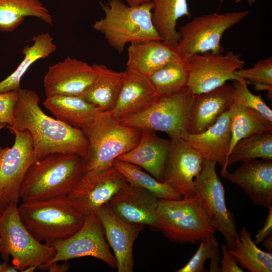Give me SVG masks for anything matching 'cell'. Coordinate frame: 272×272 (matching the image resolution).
Returning a JSON list of instances; mask_svg holds the SVG:
<instances>
[{
    "instance_id": "obj_1",
    "label": "cell",
    "mask_w": 272,
    "mask_h": 272,
    "mask_svg": "<svg viewBox=\"0 0 272 272\" xmlns=\"http://www.w3.org/2000/svg\"><path fill=\"white\" fill-rule=\"evenodd\" d=\"M18 93L14 122L10 127L30 132L37 160L53 153L85 156L88 143L82 129L45 114L39 106L40 97L35 91L20 88Z\"/></svg>"
},
{
    "instance_id": "obj_2",
    "label": "cell",
    "mask_w": 272,
    "mask_h": 272,
    "mask_svg": "<svg viewBox=\"0 0 272 272\" xmlns=\"http://www.w3.org/2000/svg\"><path fill=\"white\" fill-rule=\"evenodd\" d=\"M84 172L82 158L75 154L53 153L29 167L19 192L22 202L67 196Z\"/></svg>"
},
{
    "instance_id": "obj_3",
    "label": "cell",
    "mask_w": 272,
    "mask_h": 272,
    "mask_svg": "<svg viewBox=\"0 0 272 272\" xmlns=\"http://www.w3.org/2000/svg\"><path fill=\"white\" fill-rule=\"evenodd\" d=\"M22 222L38 241L48 246L65 240L78 231L84 216L67 196L22 202L18 206Z\"/></svg>"
},
{
    "instance_id": "obj_4",
    "label": "cell",
    "mask_w": 272,
    "mask_h": 272,
    "mask_svg": "<svg viewBox=\"0 0 272 272\" xmlns=\"http://www.w3.org/2000/svg\"><path fill=\"white\" fill-rule=\"evenodd\" d=\"M101 5L105 16L96 21L93 28L118 53H122L128 43L162 40L152 22V2L131 6L122 0H108Z\"/></svg>"
},
{
    "instance_id": "obj_5",
    "label": "cell",
    "mask_w": 272,
    "mask_h": 272,
    "mask_svg": "<svg viewBox=\"0 0 272 272\" xmlns=\"http://www.w3.org/2000/svg\"><path fill=\"white\" fill-rule=\"evenodd\" d=\"M82 130L88 143L82 158L84 171L112 166L118 157L137 145L141 133L114 119L110 111H99Z\"/></svg>"
},
{
    "instance_id": "obj_6",
    "label": "cell",
    "mask_w": 272,
    "mask_h": 272,
    "mask_svg": "<svg viewBox=\"0 0 272 272\" xmlns=\"http://www.w3.org/2000/svg\"><path fill=\"white\" fill-rule=\"evenodd\" d=\"M157 212L159 230L172 242L199 243L216 231L196 195L179 200L159 199Z\"/></svg>"
},
{
    "instance_id": "obj_7",
    "label": "cell",
    "mask_w": 272,
    "mask_h": 272,
    "mask_svg": "<svg viewBox=\"0 0 272 272\" xmlns=\"http://www.w3.org/2000/svg\"><path fill=\"white\" fill-rule=\"evenodd\" d=\"M194 94L186 87L173 94L159 96L147 108L120 119L126 126L166 133L170 139L185 138Z\"/></svg>"
},
{
    "instance_id": "obj_8",
    "label": "cell",
    "mask_w": 272,
    "mask_h": 272,
    "mask_svg": "<svg viewBox=\"0 0 272 272\" xmlns=\"http://www.w3.org/2000/svg\"><path fill=\"white\" fill-rule=\"evenodd\" d=\"M0 255L4 261L12 264L19 271L29 266L38 267L50 261L56 250L37 240L21 221L17 203H11L0 214Z\"/></svg>"
},
{
    "instance_id": "obj_9",
    "label": "cell",
    "mask_w": 272,
    "mask_h": 272,
    "mask_svg": "<svg viewBox=\"0 0 272 272\" xmlns=\"http://www.w3.org/2000/svg\"><path fill=\"white\" fill-rule=\"evenodd\" d=\"M249 15L248 10L219 13L213 12L195 17L180 27V40L175 47L184 58L206 52L222 54L221 41L224 33Z\"/></svg>"
},
{
    "instance_id": "obj_10",
    "label": "cell",
    "mask_w": 272,
    "mask_h": 272,
    "mask_svg": "<svg viewBox=\"0 0 272 272\" xmlns=\"http://www.w3.org/2000/svg\"><path fill=\"white\" fill-rule=\"evenodd\" d=\"M215 162L203 159L202 169L194 180L199 198L216 231L224 237L228 249L235 248L239 237L233 214L227 208L223 185L216 171Z\"/></svg>"
},
{
    "instance_id": "obj_11",
    "label": "cell",
    "mask_w": 272,
    "mask_h": 272,
    "mask_svg": "<svg viewBox=\"0 0 272 272\" xmlns=\"http://www.w3.org/2000/svg\"><path fill=\"white\" fill-rule=\"evenodd\" d=\"M52 246L56 254L45 264L91 256L104 262L112 269L117 268L116 259L110 250L103 226L96 213L85 215L83 224L78 231Z\"/></svg>"
},
{
    "instance_id": "obj_12",
    "label": "cell",
    "mask_w": 272,
    "mask_h": 272,
    "mask_svg": "<svg viewBox=\"0 0 272 272\" xmlns=\"http://www.w3.org/2000/svg\"><path fill=\"white\" fill-rule=\"evenodd\" d=\"M7 127L15 135V141L11 147H0V192L8 204H17L25 173L37 159L30 132Z\"/></svg>"
},
{
    "instance_id": "obj_13",
    "label": "cell",
    "mask_w": 272,
    "mask_h": 272,
    "mask_svg": "<svg viewBox=\"0 0 272 272\" xmlns=\"http://www.w3.org/2000/svg\"><path fill=\"white\" fill-rule=\"evenodd\" d=\"M127 181L114 166L84 171L78 183L67 196L84 216L109 202Z\"/></svg>"
},
{
    "instance_id": "obj_14",
    "label": "cell",
    "mask_w": 272,
    "mask_h": 272,
    "mask_svg": "<svg viewBox=\"0 0 272 272\" xmlns=\"http://www.w3.org/2000/svg\"><path fill=\"white\" fill-rule=\"evenodd\" d=\"M240 53L228 51L226 54L211 52L196 54L188 59L190 74L187 87L194 94L209 92L240 78L236 71L243 68Z\"/></svg>"
},
{
    "instance_id": "obj_15",
    "label": "cell",
    "mask_w": 272,
    "mask_h": 272,
    "mask_svg": "<svg viewBox=\"0 0 272 272\" xmlns=\"http://www.w3.org/2000/svg\"><path fill=\"white\" fill-rule=\"evenodd\" d=\"M171 140L162 182L183 197L195 195L194 180L202 169L203 158L185 138Z\"/></svg>"
},
{
    "instance_id": "obj_16",
    "label": "cell",
    "mask_w": 272,
    "mask_h": 272,
    "mask_svg": "<svg viewBox=\"0 0 272 272\" xmlns=\"http://www.w3.org/2000/svg\"><path fill=\"white\" fill-rule=\"evenodd\" d=\"M103 226L105 238L112 248L118 272H132L134 265L133 247L145 226L127 222L112 211L109 203L96 211Z\"/></svg>"
},
{
    "instance_id": "obj_17",
    "label": "cell",
    "mask_w": 272,
    "mask_h": 272,
    "mask_svg": "<svg viewBox=\"0 0 272 272\" xmlns=\"http://www.w3.org/2000/svg\"><path fill=\"white\" fill-rule=\"evenodd\" d=\"M95 77L92 65L67 57L48 68L43 81L46 96L82 97Z\"/></svg>"
},
{
    "instance_id": "obj_18",
    "label": "cell",
    "mask_w": 272,
    "mask_h": 272,
    "mask_svg": "<svg viewBox=\"0 0 272 272\" xmlns=\"http://www.w3.org/2000/svg\"><path fill=\"white\" fill-rule=\"evenodd\" d=\"M221 175L241 187L255 205L272 207V160L245 161L234 172L227 169Z\"/></svg>"
},
{
    "instance_id": "obj_19",
    "label": "cell",
    "mask_w": 272,
    "mask_h": 272,
    "mask_svg": "<svg viewBox=\"0 0 272 272\" xmlns=\"http://www.w3.org/2000/svg\"><path fill=\"white\" fill-rule=\"evenodd\" d=\"M158 200L148 191L127 183L109 203L113 213L122 220L159 230Z\"/></svg>"
},
{
    "instance_id": "obj_20",
    "label": "cell",
    "mask_w": 272,
    "mask_h": 272,
    "mask_svg": "<svg viewBox=\"0 0 272 272\" xmlns=\"http://www.w3.org/2000/svg\"><path fill=\"white\" fill-rule=\"evenodd\" d=\"M233 85L225 84L209 92L194 94L188 124L189 134L203 132L228 111L234 101Z\"/></svg>"
},
{
    "instance_id": "obj_21",
    "label": "cell",
    "mask_w": 272,
    "mask_h": 272,
    "mask_svg": "<svg viewBox=\"0 0 272 272\" xmlns=\"http://www.w3.org/2000/svg\"><path fill=\"white\" fill-rule=\"evenodd\" d=\"M124 72L117 100L110 111L117 120L147 108L159 96L148 77L128 69Z\"/></svg>"
},
{
    "instance_id": "obj_22",
    "label": "cell",
    "mask_w": 272,
    "mask_h": 272,
    "mask_svg": "<svg viewBox=\"0 0 272 272\" xmlns=\"http://www.w3.org/2000/svg\"><path fill=\"white\" fill-rule=\"evenodd\" d=\"M171 145L170 139L162 138L154 131L141 130L137 145L115 160L135 165L162 182L164 164Z\"/></svg>"
},
{
    "instance_id": "obj_23",
    "label": "cell",
    "mask_w": 272,
    "mask_h": 272,
    "mask_svg": "<svg viewBox=\"0 0 272 272\" xmlns=\"http://www.w3.org/2000/svg\"><path fill=\"white\" fill-rule=\"evenodd\" d=\"M203 132L189 134L184 138L201 155L203 159L218 163L221 171L227 169L231 143V130L228 112Z\"/></svg>"
},
{
    "instance_id": "obj_24",
    "label": "cell",
    "mask_w": 272,
    "mask_h": 272,
    "mask_svg": "<svg viewBox=\"0 0 272 272\" xmlns=\"http://www.w3.org/2000/svg\"><path fill=\"white\" fill-rule=\"evenodd\" d=\"M179 56L175 47L163 40L132 43L128 48L126 69L149 77Z\"/></svg>"
},
{
    "instance_id": "obj_25",
    "label": "cell",
    "mask_w": 272,
    "mask_h": 272,
    "mask_svg": "<svg viewBox=\"0 0 272 272\" xmlns=\"http://www.w3.org/2000/svg\"><path fill=\"white\" fill-rule=\"evenodd\" d=\"M92 66L95 78L81 97L100 111H110L117 100L124 72H116L103 64Z\"/></svg>"
},
{
    "instance_id": "obj_26",
    "label": "cell",
    "mask_w": 272,
    "mask_h": 272,
    "mask_svg": "<svg viewBox=\"0 0 272 272\" xmlns=\"http://www.w3.org/2000/svg\"><path fill=\"white\" fill-rule=\"evenodd\" d=\"M43 104L56 119L81 129L85 127L101 111L79 96L55 95L46 97Z\"/></svg>"
},
{
    "instance_id": "obj_27",
    "label": "cell",
    "mask_w": 272,
    "mask_h": 272,
    "mask_svg": "<svg viewBox=\"0 0 272 272\" xmlns=\"http://www.w3.org/2000/svg\"><path fill=\"white\" fill-rule=\"evenodd\" d=\"M222 3L224 0H218ZM152 19L162 40L176 47L180 36L176 29L178 20L191 17L187 0H152Z\"/></svg>"
},
{
    "instance_id": "obj_28",
    "label": "cell",
    "mask_w": 272,
    "mask_h": 272,
    "mask_svg": "<svg viewBox=\"0 0 272 272\" xmlns=\"http://www.w3.org/2000/svg\"><path fill=\"white\" fill-rule=\"evenodd\" d=\"M228 112L232 134L230 153L236 143L245 137L257 133H272V122L246 106L236 93L234 101Z\"/></svg>"
},
{
    "instance_id": "obj_29",
    "label": "cell",
    "mask_w": 272,
    "mask_h": 272,
    "mask_svg": "<svg viewBox=\"0 0 272 272\" xmlns=\"http://www.w3.org/2000/svg\"><path fill=\"white\" fill-rule=\"evenodd\" d=\"M32 45H27L22 50L24 58L16 69L0 81V93L17 91L20 88L21 80L28 69L36 61L48 57L57 48L53 38L48 33L38 34L32 38Z\"/></svg>"
},
{
    "instance_id": "obj_30",
    "label": "cell",
    "mask_w": 272,
    "mask_h": 272,
    "mask_svg": "<svg viewBox=\"0 0 272 272\" xmlns=\"http://www.w3.org/2000/svg\"><path fill=\"white\" fill-rule=\"evenodd\" d=\"M28 16L52 23V16L41 0H0V31H13Z\"/></svg>"
},
{
    "instance_id": "obj_31",
    "label": "cell",
    "mask_w": 272,
    "mask_h": 272,
    "mask_svg": "<svg viewBox=\"0 0 272 272\" xmlns=\"http://www.w3.org/2000/svg\"><path fill=\"white\" fill-rule=\"evenodd\" d=\"M235 248L228 249L237 263L250 272H271L272 253L260 249L251 238V234L243 226Z\"/></svg>"
},
{
    "instance_id": "obj_32",
    "label": "cell",
    "mask_w": 272,
    "mask_h": 272,
    "mask_svg": "<svg viewBox=\"0 0 272 272\" xmlns=\"http://www.w3.org/2000/svg\"><path fill=\"white\" fill-rule=\"evenodd\" d=\"M189 74L188 59L179 56L148 78L161 96L176 93L187 87Z\"/></svg>"
},
{
    "instance_id": "obj_33",
    "label": "cell",
    "mask_w": 272,
    "mask_h": 272,
    "mask_svg": "<svg viewBox=\"0 0 272 272\" xmlns=\"http://www.w3.org/2000/svg\"><path fill=\"white\" fill-rule=\"evenodd\" d=\"M112 166L123 175L129 184L148 191L159 199L179 200L183 197L169 186L157 180L135 165L115 160Z\"/></svg>"
},
{
    "instance_id": "obj_34",
    "label": "cell",
    "mask_w": 272,
    "mask_h": 272,
    "mask_svg": "<svg viewBox=\"0 0 272 272\" xmlns=\"http://www.w3.org/2000/svg\"><path fill=\"white\" fill-rule=\"evenodd\" d=\"M257 158L272 160V133L254 134L238 141L230 152L227 166Z\"/></svg>"
},
{
    "instance_id": "obj_35",
    "label": "cell",
    "mask_w": 272,
    "mask_h": 272,
    "mask_svg": "<svg viewBox=\"0 0 272 272\" xmlns=\"http://www.w3.org/2000/svg\"><path fill=\"white\" fill-rule=\"evenodd\" d=\"M235 74L251 84L255 90L267 91L269 97L272 95V58L259 60L252 67L236 71Z\"/></svg>"
},
{
    "instance_id": "obj_36",
    "label": "cell",
    "mask_w": 272,
    "mask_h": 272,
    "mask_svg": "<svg viewBox=\"0 0 272 272\" xmlns=\"http://www.w3.org/2000/svg\"><path fill=\"white\" fill-rule=\"evenodd\" d=\"M219 243L214 234L210 235L199 242L198 248L193 256L177 272H205L204 263L210 259L218 250Z\"/></svg>"
},
{
    "instance_id": "obj_37",
    "label": "cell",
    "mask_w": 272,
    "mask_h": 272,
    "mask_svg": "<svg viewBox=\"0 0 272 272\" xmlns=\"http://www.w3.org/2000/svg\"><path fill=\"white\" fill-rule=\"evenodd\" d=\"M232 85L235 93L241 98L246 106L272 122V110L263 100L260 94L255 95L251 92L243 79L233 80Z\"/></svg>"
},
{
    "instance_id": "obj_38",
    "label": "cell",
    "mask_w": 272,
    "mask_h": 272,
    "mask_svg": "<svg viewBox=\"0 0 272 272\" xmlns=\"http://www.w3.org/2000/svg\"><path fill=\"white\" fill-rule=\"evenodd\" d=\"M18 91L0 93V122L7 126L14 124V109L18 97Z\"/></svg>"
},
{
    "instance_id": "obj_39",
    "label": "cell",
    "mask_w": 272,
    "mask_h": 272,
    "mask_svg": "<svg viewBox=\"0 0 272 272\" xmlns=\"http://www.w3.org/2000/svg\"><path fill=\"white\" fill-rule=\"evenodd\" d=\"M221 249L222 253V259L220 261L221 272L244 271L243 268L238 265L235 256L229 252L226 245H222Z\"/></svg>"
},
{
    "instance_id": "obj_40",
    "label": "cell",
    "mask_w": 272,
    "mask_h": 272,
    "mask_svg": "<svg viewBox=\"0 0 272 272\" xmlns=\"http://www.w3.org/2000/svg\"><path fill=\"white\" fill-rule=\"evenodd\" d=\"M268 215L264 221L263 227L258 231L254 242L259 244L268 236L272 235V207L268 208Z\"/></svg>"
},
{
    "instance_id": "obj_41",
    "label": "cell",
    "mask_w": 272,
    "mask_h": 272,
    "mask_svg": "<svg viewBox=\"0 0 272 272\" xmlns=\"http://www.w3.org/2000/svg\"><path fill=\"white\" fill-rule=\"evenodd\" d=\"M59 263L58 262L49 264H44L39 266L37 269L41 271H49L50 272H66L70 268V264L67 261H63Z\"/></svg>"
},
{
    "instance_id": "obj_42",
    "label": "cell",
    "mask_w": 272,
    "mask_h": 272,
    "mask_svg": "<svg viewBox=\"0 0 272 272\" xmlns=\"http://www.w3.org/2000/svg\"><path fill=\"white\" fill-rule=\"evenodd\" d=\"M209 271L210 272H220L221 267L219 266L220 263V251L218 250L215 253L214 255L210 259Z\"/></svg>"
},
{
    "instance_id": "obj_43",
    "label": "cell",
    "mask_w": 272,
    "mask_h": 272,
    "mask_svg": "<svg viewBox=\"0 0 272 272\" xmlns=\"http://www.w3.org/2000/svg\"><path fill=\"white\" fill-rule=\"evenodd\" d=\"M18 269L12 264L4 261L0 264V272H17Z\"/></svg>"
},
{
    "instance_id": "obj_44",
    "label": "cell",
    "mask_w": 272,
    "mask_h": 272,
    "mask_svg": "<svg viewBox=\"0 0 272 272\" xmlns=\"http://www.w3.org/2000/svg\"><path fill=\"white\" fill-rule=\"evenodd\" d=\"M263 244L267 251L271 253L272 251V235L268 236L263 241Z\"/></svg>"
},
{
    "instance_id": "obj_45",
    "label": "cell",
    "mask_w": 272,
    "mask_h": 272,
    "mask_svg": "<svg viewBox=\"0 0 272 272\" xmlns=\"http://www.w3.org/2000/svg\"><path fill=\"white\" fill-rule=\"evenodd\" d=\"M127 5L131 6L140 5L143 4L152 2V0H124Z\"/></svg>"
},
{
    "instance_id": "obj_46",
    "label": "cell",
    "mask_w": 272,
    "mask_h": 272,
    "mask_svg": "<svg viewBox=\"0 0 272 272\" xmlns=\"http://www.w3.org/2000/svg\"><path fill=\"white\" fill-rule=\"evenodd\" d=\"M9 205L3 197L2 193L0 192V214L5 209V208Z\"/></svg>"
},
{
    "instance_id": "obj_47",
    "label": "cell",
    "mask_w": 272,
    "mask_h": 272,
    "mask_svg": "<svg viewBox=\"0 0 272 272\" xmlns=\"http://www.w3.org/2000/svg\"><path fill=\"white\" fill-rule=\"evenodd\" d=\"M38 268L36 266H29L26 268L23 272H33Z\"/></svg>"
},
{
    "instance_id": "obj_48",
    "label": "cell",
    "mask_w": 272,
    "mask_h": 272,
    "mask_svg": "<svg viewBox=\"0 0 272 272\" xmlns=\"http://www.w3.org/2000/svg\"><path fill=\"white\" fill-rule=\"evenodd\" d=\"M248 4L250 6H252L253 5L255 2L256 0H247ZM241 1V0H234L235 3H238Z\"/></svg>"
},
{
    "instance_id": "obj_49",
    "label": "cell",
    "mask_w": 272,
    "mask_h": 272,
    "mask_svg": "<svg viewBox=\"0 0 272 272\" xmlns=\"http://www.w3.org/2000/svg\"><path fill=\"white\" fill-rule=\"evenodd\" d=\"M7 125L4 123L0 122V130L3 129Z\"/></svg>"
},
{
    "instance_id": "obj_50",
    "label": "cell",
    "mask_w": 272,
    "mask_h": 272,
    "mask_svg": "<svg viewBox=\"0 0 272 272\" xmlns=\"http://www.w3.org/2000/svg\"><path fill=\"white\" fill-rule=\"evenodd\" d=\"M1 235H0V249H1Z\"/></svg>"
}]
</instances>
